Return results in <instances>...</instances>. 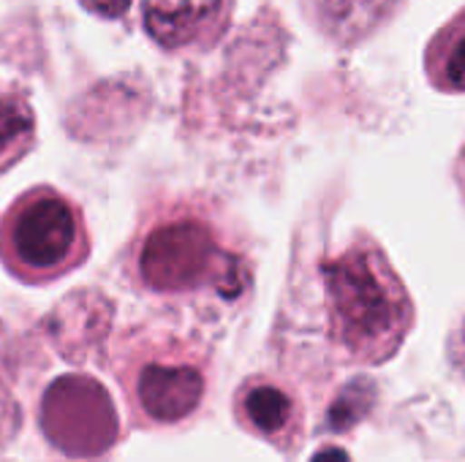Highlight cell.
I'll return each mask as SVG.
<instances>
[{"label": "cell", "mask_w": 465, "mask_h": 462, "mask_svg": "<svg viewBox=\"0 0 465 462\" xmlns=\"http://www.w3.org/2000/svg\"><path fill=\"white\" fill-rule=\"evenodd\" d=\"M311 462H351V457L343 447H322Z\"/></svg>", "instance_id": "4fadbf2b"}, {"label": "cell", "mask_w": 465, "mask_h": 462, "mask_svg": "<svg viewBox=\"0 0 465 462\" xmlns=\"http://www.w3.org/2000/svg\"><path fill=\"white\" fill-rule=\"evenodd\" d=\"M35 144V114L16 90H0V172L11 169Z\"/></svg>", "instance_id": "30bf717a"}, {"label": "cell", "mask_w": 465, "mask_h": 462, "mask_svg": "<svg viewBox=\"0 0 465 462\" xmlns=\"http://www.w3.org/2000/svg\"><path fill=\"white\" fill-rule=\"evenodd\" d=\"M455 182H458V188H460V193H463L465 199V142L463 147H460V152H458V161H455Z\"/></svg>", "instance_id": "5bb4252c"}, {"label": "cell", "mask_w": 465, "mask_h": 462, "mask_svg": "<svg viewBox=\"0 0 465 462\" xmlns=\"http://www.w3.org/2000/svg\"><path fill=\"white\" fill-rule=\"evenodd\" d=\"M425 71L433 87L465 93V8L458 11L428 44Z\"/></svg>", "instance_id": "9c48e42d"}, {"label": "cell", "mask_w": 465, "mask_h": 462, "mask_svg": "<svg viewBox=\"0 0 465 462\" xmlns=\"http://www.w3.org/2000/svg\"><path fill=\"white\" fill-rule=\"evenodd\" d=\"M327 340L341 365H387L414 329V300L390 256L357 237L322 267Z\"/></svg>", "instance_id": "6da1fadb"}, {"label": "cell", "mask_w": 465, "mask_h": 462, "mask_svg": "<svg viewBox=\"0 0 465 462\" xmlns=\"http://www.w3.org/2000/svg\"><path fill=\"white\" fill-rule=\"evenodd\" d=\"M82 5L98 16H106V19H117L123 16L128 8H131V0H82Z\"/></svg>", "instance_id": "7c38bea8"}, {"label": "cell", "mask_w": 465, "mask_h": 462, "mask_svg": "<svg viewBox=\"0 0 465 462\" xmlns=\"http://www.w3.org/2000/svg\"><path fill=\"white\" fill-rule=\"evenodd\" d=\"M142 14L163 49H207L226 33L232 0H144Z\"/></svg>", "instance_id": "8992f818"}, {"label": "cell", "mask_w": 465, "mask_h": 462, "mask_svg": "<svg viewBox=\"0 0 465 462\" xmlns=\"http://www.w3.org/2000/svg\"><path fill=\"white\" fill-rule=\"evenodd\" d=\"M406 0H308L313 25L338 46H357L384 27Z\"/></svg>", "instance_id": "ba28073f"}, {"label": "cell", "mask_w": 465, "mask_h": 462, "mask_svg": "<svg viewBox=\"0 0 465 462\" xmlns=\"http://www.w3.org/2000/svg\"><path fill=\"white\" fill-rule=\"evenodd\" d=\"M128 403L142 422L177 425L204 400L207 373L191 351L144 349L136 351L120 373Z\"/></svg>", "instance_id": "277c9868"}, {"label": "cell", "mask_w": 465, "mask_h": 462, "mask_svg": "<svg viewBox=\"0 0 465 462\" xmlns=\"http://www.w3.org/2000/svg\"><path fill=\"white\" fill-rule=\"evenodd\" d=\"M22 425V414L19 406L14 400V395L5 389V384H0V455L8 449V444L16 438Z\"/></svg>", "instance_id": "8fae6325"}, {"label": "cell", "mask_w": 465, "mask_h": 462, "mask_svg": "<svg viewBox=\"0 0 465 462\" xmlns=\"http://www.w3.org/2000/svg\"><path fill=\"white\" fill-rule=\"evenodd\" d=\"M234 417L242 430L272 444L281 452H297L305 438V414L300 400L267 376L248 378L234 395Z\"/></svg>", "instance_id": "5b68a950"}, {"label": "cell", "mask_w": 465, "mask_h": 462, "mask_svg": "<svg viewBox=\"0 0 465 462\" xmlns=\"http://www.w3.org/2000/svg\"><path fill=\"white\" fill-rule=\"evenodd\" d=\"M68 417H74L76 422H71V428L54 444L63 447V452H68V455H98V447L82 422L87 419L98 428L112 430L114 411H112L106 392L93 378L68 376L49 387V392L44 398L41 422H54V419H68Z\"/></svg>", "instance_id": "52a82bcc"}, {"label": "cell", "mask_w": 465, "mask_h": 462, "mask_svg": "<svg viewBox=\"0 0 465 462\" xmlns=\"http://www.w3.org/2000/svg\"><path fill=\"white\" fill-rule=\"evenodd\" d=\"M134 275L155 294L213 289L234 297L245 283L240 256L218 226L191 207H172L144 223L134 245Z\"/></svg>", "instance_id": "7a4b0ae2"}, {"label": "cell", "mask_w": 465, "mask_h": 462, "mask_svg": "<svg viewBox=\"0 0 465 462\" xmlns=\"http://www.w3.org/2000/svg\"><path fill=\"white\" fill-rule=\"evenodd\" d=\"M90 253L79 204L38 185L22 193L0 218V261L22 283H49L76 270Z\"/></svg>", "instance_id": "3957f363"}]
</instances>
